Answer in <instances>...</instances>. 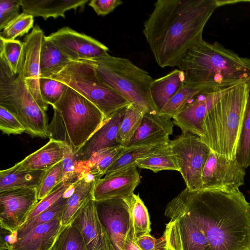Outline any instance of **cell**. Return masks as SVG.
Here are the masks:
<instances>
[{
    "mask_svg": "<svg viewBox=\"0 0 250 250\" xmlns=\"http://www.w3.org/2000/svg\"><path fill=\"white\" fill-rule=\"evenodd\" d=\"M44 33L38 25L24 38L23 75L25 83L31 95L39 106L46 111L48 104L43 100L40 92V52Z\"/></svg>",
    "mask_w": 250,
    "mask_h": 250,
    "instance_id": "cell-16",
    "label": "cell"
},
{
    "mask_svg": "<svg viewBox=\"0 0 250 250\" xmlns=\"http://www.w3.org/2000/svg\"><path fill=\"white\" fill-rule=\"evenodd\" d=\"M0 129L2 133L7 135H19L26 131L18 117L1 105H0Z\"/></svg>",
    "mask_w": 250,
    "mask_h": 250,
    "instance_id": "cell-42",
    "label": "cell"
},
{
    "mask_svg": "<svg viewBox=\"0 0 250 250\" xmlns=\"http://www.w3.org/2000/svg\"><path fill=\"white\" fill-rule=\"evenodd\" d=\"M166 209L188 213L205 233L210 250H250V203L239 189L186 188Z\"/></svg>",
    "mask_w": 250,
    "mask_h": 250,
    "instance_id": "cell-1",
    "label": "cell"
},
{
    "mask_svg": "<svg viewBox=\"0 0 250 250\" xmlns=\"http://www.w3.org/2000/svg\"><path fill=\"white\" fill-rule=\"evenodd\" d=\"M143 33L161 68L177 66L188 51L203 40L217 0H158Z\"/></svg>",
    "mask_w": 250,
    "mask_h": 250,
    "instance_id": "cell-2",
    "label": "cell"
},
{
    "mask_svg": "<svg viewBox=\"0 0 250 250\" xmlns=\"http://www.w3.org/2000/svg\"><path fill=\"white\" fill-rule=\"evenodd\" d=\"M51 250H87L83 237L72 223L61 233Z\"/></svg>",
    "mask_w": 250,
    "mask_h": 250,
    "instance_id": "cell-37",
    "label": "cell"
},
{
    "mask_svg": "<svg viewBox=\"0 0 250 250\" xmlns=\"http://www.w3.org/2000/svg\"><path fill=\"white\" fill-rule=\"evenodd\" d=\"M61 161L46 170L37 188L39 201L51 192L62 181V162Z\"/></svg>",
    "mask_w": 250,
    "mask_h": 250,
    "instance_id": "cell-39",
    "label": "cell"
},
{
    "mask_svg": "<svg viewBox=\"0 0 250 250\" xmlns=\"http://www.w3.org/2000/svg\"><path fill=\"white\" fill-rule=\"evenodd\" d=\"M49 78L65 84L89 100L101 110L105 119L130 104L99 78L90 61H71Z\"/></svg>",
    "mask_w": 250,
    "mask_h": 250,
    "instance_id": "cell-6",
    "label": "cell"
},
{
    "mask_svg": "<svg viewBox=\"0 0 250 250\" xmlns=\"http://www.w3.org/2000/svg\"><path fill=\"white\" fill-rule=\"evenodd\" d=\"M61 217L40 224L16 237L9 250H51L61 233L67 227L62 225Z\"/></svg>",
    "mask_w": 250,
    "mask_h": 250,
    "instance_id": "cell-21",
    "label": "cell"
},
{
    "mask_svg": "<svg viewBox=\"0 0 250 250\" xmlns=\"http://www.w3.org/2000/svg\"><path fill=\"white\" fill-rule=\"evenodd\" d=\"M100 179L90 173L83 174L74 184L61 217L64 226L71 224L86 203L93 197L96 181Z\"/></svg>",
    "mask_w": 250,
    "mask_h": 250,
    "instance_id": "cell-23",
    "label": "cell"
},
{
    "mask_svg": "<svg viewBox=\"0 0 250 250\" xmlns=\"http://www.w3.org/2000/svg\"><path fill=\"white\" fill-rule=\"evenodd\" d=\"M124 148V146H119L96 153L89 161L84 162L87 172L102 178L108 167L120 156Z\"/></svg>",
    "mask_w": 250,
    "mask_h": 250,
    "instance_id": "cell-33",
    "label": "cell"
},
{
    "mask_svg": "<svg viewBox=\"0 0 250 250\" xmlns=\"http://www.w3.org/2000/svg\"><path fill=\"white\" fill-rule=\"evenodd\" d=\"M126 107L122 108L105 119L101 126L75 152L80 161L86 162L98 152L116 147L117 135Z\"/></svg>",
    "mask_w": 250,
    "mask_h": 250,
    "instance_id": "cell-19",
    "label": "cell"
},
{
    "mask_svg": "<svg viewBox=\"0 0 250 250\" xmlns=\"http://www.w3.org/2000/svg\"><path fill=\"white\" fill-rule=\"evenodd\" d=\"M177 67L185 83L210 89L229 87L250 81V67L238 55L217 42L204 40L190 49Z\"/></svg>",
    "mask_w": 250,
    "mask_h": 250,
    "instance_id": "cell-3",
    "label": "cell"
},
{
    "mask_svg": "<svg viewBox=\"0 0 250 250\" xmlns=\"http://www.w3.org/2000/svg\"><path fill=\"white\" fill-rule=\"evenodd\" d=\"M229 87L210 89L201 92L172 118L173 124L183 133L189 132L200 138L206 116Z\"/></svg>",
    "mask_w": 250,
    "mask_h": 250,
    "instance_id": "cell-15",
    "label": "cell"
},
{
    "mask_svg": "<svg viewBox=\"0 0 250 250\" xmlns=\"http://www.w3.org/2000/svg\"><path fill=\"white\" fill-rule=\"evenodd\" d=\"M34 17L22 12L10 21L0 32V39L5 41L14 40L23 36L33 27Z\"/></svg>",
    "mask_w": 250,
    "mask_h": 250,
    "instance_id": "cell-38",
    "label": "cell"
},
{
    "mask_svg": "<svg viewBox=\"0 0 250 250\" xmlns=\"http://www.w3.org/2000/svg\"><path fill=\"white\" fill-rule=\"evenodd\" d=\"M135 243L141 250H166V243L164 237L156 238L150 234L137 238Z\"/></svg>",
    "mask_w": 250,
    "mask_h": 250,
    "instance_id": "cell-44",
    "label": "cell"
},
{
    "mask_svg": "<svg viewBox=\"0 0 250 250\" xmlns=\"http://www.w3.org/2000/svg\"><path fill=\"white\" fill-rule=\"evenodd\" d=\"M122 250H141L133 238L127 239L123 246Z\"/></svg>",
    "mask_w": 250,
    "mask_h": 250,
    "instance_id": "cell-47",
    "label": "cell"
},
{
    "mask_svg": "<svg viewBox=\"0 0 250 250\" xmlns=\"http://www.w3.org/2000/svg\"><path fill=\"white\" fill-rule=\"evenodd\" d=\"M75 183L63 181L60 183L51 192L38 201L28 215L27 220L34 217L51 206L62 197Z\"/></svg>",
    "mask_w": 250,
    "mask_h": 250,
    "instance_id": "cell-41",
    "label": "cell"
},
{
    "mask_svg": "<svg viewBox=\"0 0 250 250\" xmlns=\"http://www.w3.org/2000/svg\"><path fill=\"white\" fill-rule=\"evenodd\" d=\"M165 215L171 219L163 235L166 250H210L205 233L188 213L165 209Z\"/></svg>",
    "mask_w": 250,
    "mask_h": 250,
    "instance_id": "cell-10",
    "label": "cell"
},
{
    "mask_svg": "<svg viewBox=\"0 0 250 250\" xmlns=\"http://www.w3.org/2000/svg\"><path fill=\"white\" fill-rule=\"evenodd\" d=\"M130 199L115 198L95 201L100 219L106 229L114 250H122L127 239L135 240Z\"/></svg>",
    "mask_w": 250,
    "mask_h": 250,
    "instance_id": "cell-11",
    "label": "cell"
},
{
    "mask_svg": "<svg viewBox=\"0 0 250 250\" xmlns=\"http://www.w3.org/2000/svg\"><path fill=\"white\" fill-rule=\"evenodd\" d=\"M24 55L23 42L19 40L5 41L0 39V58L17 75Z\"/></svg>",
    "mask_w": 250,
    "mask_h": 250,
    "instance_id": "cell-35",
    "label": "cell"
},
{
    "mask_svg": "<svg viewBox=\"0 0 250 250\" xmlns=\"http://www.w3.org/2000/svg\"><path fill=\"white\" fill-rule=\"evenodd\" d=\"M166 145L125 147L120 156L108 167L104 175L133 165L136 161L157 152Z\"/></svg>",
    "mask_w": 250,
    "mask_h": 250,
    "instance_id": "cell-28",
    "label": "cell"
},
{
    "mask_svg": "<svg viewBox=\"0 0 250 250\" xmlns=\"http://www.w3.org/2000/svg\"><path fill=\"white\" fill-rule=\"evenodd\" d=\"M245 169L231 159L211 150L203 168L201 189L234 191L244 184Z\"/></svg>",
    "mask_w": 250,
    "mask_h": 250,
    "instance_id": "cell-12",
    "label": "cell"
},
{
    "mask_svg": "<svg viewBox=\"0 0 250 250\" xmlns=\"http://www.w3.org/2000/svg\"></svg>",
    "mask_w": 250,
    "mask_h": 250,
    "instance_id": "cell-49",
    "label": "cell"
},
{
    "mask_svg": "<svg viewBox=\"0 0 250 250\" xmlns=\"http://www.w3.org/2000/svg\"><path fill=\"white\" fill-rule=\"evenodd\" d=\"M20 0H0V30L12 20L17 17L19 14Z\"/></svg>",
    "mask_w": 250,
    "mask_h": 250,
    "instance_id": "cell-43",
    "label": "cell"
},
{
    "mask_svg": "<svg viewBox=\"0 0 250 250\" xmlns=\"http://www.w3.org/2000/svg\"><path fill=\"white\" fill-rule=\"evenodd\" d=\"M185 82V73L179 69H175L163 77L153 80L150 93L154 105L159 113Z\"/></svg>",
    "mask_w": 250,
    "mask_h": 250,
    "instance_id": "cell-25",
    "label": "cell"
},
{
    "mask_svg": "<svg viewBox=\"0 0 250 250\" xmlns=\"http://www.w3.org/2000/svg\"><path fill=\"white\" fill-rule=\"evenodd\" d=\"M72 223L79 230L87 250H114L93 198L83 207Z\"/></svg>",
    "mask_w": 250,
    "mask_h": 250,
    "instance_id": "cell-18",
    "label": "cell"
},
{
    "mask_svg": "<svg viewBox=\"0 0 250 250\" xmlns=\"http://www.w3.org/2000/svg\"><path fill=\"white\" fill-rule=\"evenodd\" d=\"M53 108L59 113L70 146L75 152L105 120L104 114L94 104L69 86Z\"/></svg>",
    "mask_w": 250,
    "mask_h": 250,
    "instance_id": "cell-8",
    "label": "cell"
},
{
    "mask_svg": "<svg viewBox=\"0 0 250 250\" xmlns=\"http://www.w3.org/2000/svg\"><path fill=\"white\" fill-rule=\"evenodd\" d=\"M90 62L99 78L130 104L144 114L153 111L158 112L150 93L153 80L147 72L127 59L110 55Z\"/></svg>",
    "mask_w": 250,
    "mask_h": 250,
    "instance_id": "cell-5",
    "label": "cell"
},
{
    "mask_svg": "<svg viewBox=\"0 0 250 250\" xmlns=\"http://www.w3.org/2000/svg\"><path fill=\"white\" fill-rule=\"evenodd\" d=\"M250 81L229 87L205 117L201 140L210 149L235 158L250 94Z\"/></svg>",
    "mask_w": 250,
    "mask_h": 250,
    "instance_id": "cell-4",
    "label": "cell"
},
{
    "mask_svg": "<svg viewBox=\"0 0 250 250\" xmlns=\"http://www.w3.org/2000/svg\"><path fill=\"white\" fill-rule=\"evenodd\" d=\"M45 37L71 61H95L109 55V49L104 44L68 27Z\"/></svg>",
    "mask_w": 250,
    "mask_h": 250,
    "instance_id": "cell-13",
    "label": "cell"
},
{
    "mask_svg": "<svg viewBox=\"0 0 250 250\" xmlns=\"http://www.w3.org/2000/svg\"><path fill=\"white\" fill-rule=\"evenodd\" d=\"M208 89H210V88L190 85L185 83L161 110L159 113L172 118L196 96Z\"/></svg>",
    "mask_w": 250,
    "mask_h": 250,
    "instance_id": "cell-31",
    "label": "cell"
},
{
    "mask_svg": "<svg viewBox=\"0 0 250 250\" xmlns=\"http://www.w3.org/2000/svg\"><path fill=\"white\" fill-rule=\"evenodd\" d=\"M88 0H20L23 12L33 17H41L46 20L52 17L65 18L69 10H83Z\"/></svg>",
    "mask_w": 250,
    "mask_h": 250,
    "instance_id": "cell-24",
    "label": "cell"
},
{
    "mask_svg": "<svg viewBox=\"0 0 250 250\" xmlns=\"http://www.w3.org/2000/svg\"><path fill=\"white\" fill-rule=\"evenodd\" d=\"M138 167L154 172L164 170L179 171L176 158L169 143L157 152L136 162Z\"/></svg>",
    "mask_w": 250,
    "mask_h": 250,
    "instance_id": "cell-29",
    "label": "cell"
},
{
    "mask_svg": "<svg viewBox=\"0 0 250 250\" xmlns=\"http://www.w3.org/2000/svg\"><path fill=\"white\" fill-rule=\"evenodd\" d=\"M171 119L155 111L144 114L139 126L125 147L168 144L174 125Z\"/></svg>",
    "mask_w": 250,
    "mask_h": 250,
    "instance_id": "cell-20",
    "label": "cell"
},
{
    "mask_svg": "<svg viewBox=\"0 0 250 250\" xmlns=\"http://www.w3.org/2000/svg\"><path fill=\"white\" fill-rule=\"evenodd\" d=\"M129 203L135 241L140 237L150 234V222L147 209L138 194H134Z\"/></svg>",
    "mask_w": 250,
    "mask_h": 250,
    "instance_id": "cell-32",
    "label": "cell"
},
{
    "mask_svg": "<svg viewBox=\"0 0 250 250\" xmlns=\"http://www.w3.org/2000/svg\"><path fill=\"white\" fill-rule=\"evenodd\" d=\"M122 3L123 1L121 0H91L88 5L93 9L98 15L104 16Z\"/></svg>",
    "mask_w": 250,
    "mask_h": 250,
    "instance_id": "cell-45",
    "label": "cell"
},
{
    "mask_svg": "<svg viewBox=\"0 0 250 250\" xmlns=\"http://www.w3.org/2000/svg\"><path fill=\"white\" fill-rule=\"evenodd\" d=\"M73 187L74 184L62 197L51 206L34 217L27 220L18 230L15 234V238L26 233L40 224L48 222L58 217L62 216L68 198L72 192Z\"/></svg>",
    "mask_w": 250,
    "mask_h": 250,
    "instance_id": "cell-30",
    "label": "cell"
},
{
    "mask_svg": "<svg viewBox=\"0 0 250 250\" xmlns=\"http://www.w3.org/2000/svg\"><path fill=\"white\" fill-rule=\"evenodd\" d=\"M16 233L1 228L0 231V250H9L10 246L15 240Z\"/></svg>",
    "mask_w": 250,
    "mask_h": 250,
    "instance_id": "cell-46",
    "label": "cell"
},
{
    "mask_svg": "<svg viewBox=\"0 0 250 250\" xmlns=\"http://www.w3.org/2000/svg\"><path fill=\"white\" fill-rule=\"evenodd\" d=\"M235 158L239 165L245 169L250 166V86L248 106L242 125Z\"/></svg>",
    "mask_w": 250,
    "mask_h": 250,
    "instance_id": "cell-36",
    "label": "cell"
},
{
    "mask_svg": "<svg viewBox=\"0 0 250 250\" xmlns=\"http://www.w3.org/2000/svg\"><path fill=\"white\" fill-rule=\"evenodd\" d=\"M136 164L104 175L96 182L93 199L100 201L119 198L130 199L140 182V175Z\"/></svg>",
    "mask_w": 250,
    "mask_h": 250,
    "instance_id": "cell-17",
    "label": "cell"
},
{
    "mask_svg": "<svg viewBox=\"0 0 250 250\" xmlns=\"http://www.w3.org/2000/svg\"><path fill=\"white\" fill-rule=\"evenodd\" d=\"M169 144L175 155L179 172L187 188H202V173L211 151L210 148L197 136L182 133Z\"/></svg>",
    "mask_w": 250,
    "mask_h": 250,
    "instance_id": "cell-9",
    "label": "cell"
},
{
    "mask_svg": "<svg viewBox=\"0 0 250 250\" xmlns=\"http://www.w3.org/2000/svg\"><path fill=\"white\" fill-rule=\"evenodd\" d=\"M17 75L0 73V105L14 113L24 125L25 132L33 137H49L46 111L34 100L25 83L23 62Z\"/></svg>",
    "mask_w": 250,
    "mask_h": 250,
    "instance_id": "cell-7",
    "label": "cell"
},
{
    "mask_svg": "<svg viewBox=\"0 0 250 250\" xmlns=\"http://www.w3.org/2000/svg\"><path fill=\"white\" fill-rule=\"evenodd\" d=\"M46 170H32L13 167L0 171V192L18 188H35L39 186Z\"/></svg>",
    "mask_w": 250,
    "mask_h": 250,
    "instance_id": "cell-26",
    "label": "cell"
},
{
    "mask_svg": "<svg viewBox=\"0 0 250 250\" xmlns=\"http://www.w3.org/2000/svg\"><path fill=\"white\" fill-rule=\"evenodd\" d=\"M39 200L37 188H18L0 192V228L16 233Z\"/></svg>",
    "mask_w": 250,
    "mask_h": 250,
    "instance_id": "cell-14",
    "label": "cell"
},
{
    "mask_svg": "<svg viewBox=\"0 0 250 250\" xmlns=\"http://www.w3.org/2000/svg\"><path fill=\"white\" fill-rule=\"evenodd\" d=\"M68 146L65 142L50 139L45 145L16 165L22 169L46 170L63 159Z\"/></svg>",
    "mask_w": 250,
    "mask_h": 250,
    "instance_id": "cell-22",
    "label": "cell"
},
{
    "mask_svg": "<svg viewBox=\"0 0 250 250\" xmlns=\"http://www.w3.org/2000/svg\"><path fill=\"white\" fill-rule=\"evenodd\" d=\"M144 114L132 105L126 106L117 135L118 143L125 147L139 126Z\"/></svg>",
    "mask_w": 250,
    "mask_h": 250,
    "instance_id": "cell-34",
    "label": "cell"
},
{
    "mask_svg": "<svg viewBox=\"0 0 250 250\" xmlns=\"http://www.w3.org/2000/svg\"><path fill=\"white\" fill-rule=\"evenodd\" d=\"M242 60L249 67H250V59L242 58Z\"/></svg>",
    "mask_w": 250,
    "mask_h": 250,
    "instance_id": "cell-48",
    "label": "cell"
},
{
    "mask_svg": "<svg viewBox=\"0 0 250 250\" xmlns=\"http://www.w3.org/2000/svg\"><path fill=\"white\" fill-rule=\"evenodd\" d=\"M67 87L65 84L49 78L40 80L42 97L44 102L52 107L60 101Z\"/></svg>",
    "mask_w": 250,
    "mask_h": 250,
    "instance_id": "cell-40",
    "label": "cell"
},
{
    "mask_svg": "<svg viewBox=\"0 0 250 250\" xmlns=\"http://www.w3.org/2000/svg\"><path fill=\"white\" fill-rule=\"evenodd\" d=\"M71 61L44 36L40 52L41 78H49L53 72L64 66Z\"/></svg>",
    "mask_w": 250,
    "mask_h": 250,
    "instance_id": "cell-27",
    "label": "cell"
}]
</instances>
